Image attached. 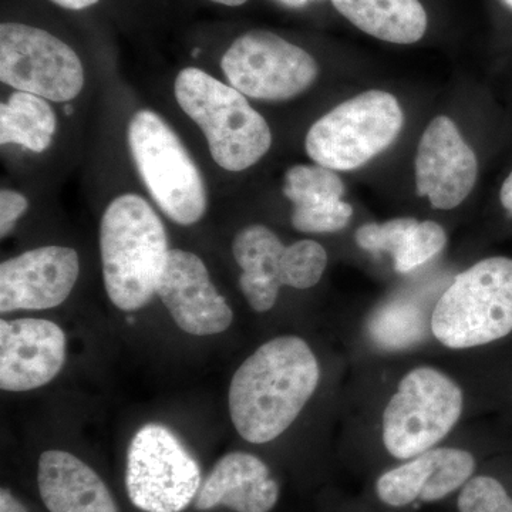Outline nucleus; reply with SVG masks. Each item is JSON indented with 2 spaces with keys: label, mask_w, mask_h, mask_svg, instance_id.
<instances>
[{
  "label": "nucleus",
  "mask_w": 512,
  "mask_h": 512,
  "mask_svg": "<svg viewBox=\"0 0 512 512\" xmlns=\"http://www.w3.org/2000/svg\"><path fill=\"white\" fill-rule=\"evenodd\" d=\"M126 487L138 510L181 512L200 491V466L173 431L146 424L128 446Z\"/></svg>",
  "instance_id": "obj_9"
},
{
  "label": "nucleus",
  "mask_w": 512,
  "mask_h": 512,
  "mask_svg": "<svg viewBox=\"0 0 512 512\" xmlns=\"http://www.w3.org/2000/svg\"><path fill=\"white\" fill-rule=\"evenodd\" d=\"M403 124L396 97L369 90L315 121L306 134V153L315 164L330 170H356L392 146Z\"/></svg>",
  "instance_id": "obj_6"
},
{
  "label": "nucleus",
  "mask_w": 512,
  "mask_h": 512,
  "mask_svg": "<svg viewBox=\"0 0 512 512\" xmlns=\"http://www.w3.org/2000/svg\"><path fill=\"white\" fill-rule=\"evenodd\" d=\"M232 252L242 274L239 286L252 309L271 311L282 286L309 289L318 285L328 254L319 242L302 239L285 247L272 229L249 225L235 235Z\"/></svg>",
  "instance_id": "obj_8"
},
{
  "label": "nucleus",
  "mask_w": 512,
  "mask_h": 512,
  "mask_svg": "<svg viewBox=\"0 0 512 512\" xmlns=\"http://www.w3.org/2000/svg\"><path fill=\"white\" fill-rule=\"evenodd\" d=\"M279 485L261 458L235 451L221 458L202 483L195 508L227 507L235 512H269L278 503Z\"/></svg>",
  "instance_id": "obj_17"
},
{
  "label": "nucleus",
  "mask_w": 512,
  "mask_h": 512,
  "mask_svg": "<svg viewBox=\"0 0 512 512\" xmlns=\"http://www.w3.org/2000/svg\"><path fill=\"white\" fill-rule=\"evenodd\" d=\"M55 5L67 10H83L92 8L93 5L99 3V0H52Z\"/></svg>",
  "instance_id": "obj_28"
},
{
  "label": "nucleus",
  "mask_w": 512,
  "mask_h": 512,
  "mask_svg": "<svg viewBox=\"0 0 512 512\" xmlns=\"http://www.w3.org/2000/svg\"><path fill=\"white\" fill-rule=\"evenodd\" d=\"M28 208V198L22 192L10 188L0 191V237H8Z\"/></svg>",
  "instance_id": "obj_26"
},
{
  "label": "nucleus",
  "mask_w": 512,
  "mask_h": 512,
  "mask_svg": "<svg viewBox=\"0 0 512 512\" xmlns=\"http://www.w3.org/2000/svg\"><path fill=\"white\" fill-rule=\"evenodd\" d=\"M57 117L49 100L36 94L15 92L0 104V144H16L43 153L52 146Z\"/></svg>",
  "instance_id": "obj_21"
},
{
  "label": "nucleus",
  "mask_w": 512,
  "mask_h": 512,
  "mask_svg": "<svg viewBox=\"0 0 512 512\" xmlns=\"http://www.w3.org/2000/svg\"><path fill=\"white\" fill-rule=\"evenodd\" d=\"M477 156L446 116L431 120L420 138L416 156V190L436 210L463 204L476 185Z\"/></svg>",
  "instance_id": "obj_12"
},
{
  "label": "nucleus",
  "mask_w": 512,
  "mask_h": 512,
  "mask_svg": "<svg viewBox=\"0 0 512 512\" xmlns=\"http://www.w3.org/2000/svg\"><path fill=\"white\" fill-rule=\"evenodd\" d=\"M476 470L473 454L460 448H431L387 471L377 480L380 500L390 507H404L417 498L437 501L463 487Z\"/></svg>",
  "instance_id": "obj_16"
},
{
  "label": "nucleus",
  "mask_w": 512,
  "mask_h": 512,
  "mask_svg": "<svg viewBox=\"0 0 512 512\" xmlns=\"http://www.w3.org/2000/svg\"><path fill=\"white\" fill-rule=\"evenodd\" d=\"M211 2L217 3V5L228 6V8H238V6L247 3L248 0H211Z\"/></svg>",
  "instance_id": "obj_31"
},
{
  "label": "nucleus",
  "mask_w": 512,
  "mask_h": 512,
  "mask_svg": "<svg viewBox=\"0 0 512 512\" xmlns=\"http://www.w3.org/2000/svg\"><path fill=\"white\" fill-rule=\"evenodd\" d=\"M174 94L178 106L200 127L211 157L222 170H248L271 148L268 121L231 84L187 67L175 79Z\"/></svg>",
  "instance_id": "obj_3"
},
{
  "label": "nucleus",
  "mask_w": 512,
  "mask_h": 512,
  "mask_svg": "<svg viewBox=\"0 0 512 512\" xmlns=\"http://www.w3.org/2000/svg\"><path fill=\"white\" fill-rule=\"evenodd\" d=\"M99 242L110 301L121 311L144 308L157 295L171 251L157 212L140 195H119L101 217Z\"/></svg>",
  "instance_id": "obj_2"
},
{
  "label": "nucleus",
  "mask_w": 512,
  "mask_h": 512,
  "mask_svg": "<svg viewBox=\"0 0 512 512\" xmlns=\"http://www.w3.org/2000/svg\"><path fill=\"white\" fill-rule=\"evenodd\" d=\"M503 2L508 6V8L512 9V0H503Z\"/></svg>",
  "instance_id": "obj_32"
},
{
  "label": "nucleus",
  "mask_w": 512,
  "mask_h": 512,
  "mask_svg": "<svg viewBox=\"0 0 512 512\" xmlns=\"http://www.w3.org/2000/svg\"><path fill=\"white\" fill-rule=\"evenodd\" d=\"M458 384L434 367H417L403 377L383 413V444L406 460L431 450L463 413Z\"/></svg>",
  "instance_id": "obj_7"
},
{
  "label": "nucleus",
  "mask_w": 512,
  "mask_h": 512,
  "mask_svg": "<svg viewBox=\"0 0 512 512\" xmlns=\"http://www.w3.org/2000/svg\"><path fill=\"white\" fill-rule=\"evenodd\" d=\"M128 148L151 200L175 224H197L208 208L200 168L156 111L138 110L127 128Z\"/></svg>",
  "instance_id": "obj_4"
},
{
  "label": "nucleus",
  "mask_w": 512,
  "mask_h": 512,
  "mask_svg": "<svg viewBox=\"0 0 512 512\" xmlns=\"http://www.w3.org/2000/svg\"><path fill=\"white\" fill-rule=\"evenodd\" d=\"M66 362V335L46 319H2L0 387L29 392L52 382Z\"/></svg>",
  "instance_id": "obj_15"
},
{
  "label": "nucleus",
  "mask_w": 512,
  "mask_h": 512,
  "mask_svg": "<svg viewBox=\"0 0 512 512\" xmlns=\"http://www.w3.org/2000/svg\"><path fill=\"white\" fill-rule=\"evenodd\" d=\"M417 222L414 218H394L383 224H365L356 231V244L367 252H387L394 261L402 254Z\"/></svg>",
  "instance_id": "obj_24"
},
{
  "label": "nucleus",
  "mask_w": 512,
  "mask_h": 512,
  "mask_svg": "<svg viewBox=\"0 0 512 512\" xmlns=\"http://www.w3.org/2000/svg\"><path fill=\"white\" fill-rule=\"evenodd\" d=\"M285 197L293 204L292 225L305 234H326L348 227L353 208L342 201L345 185L323 165L299 164L286 171Z\"/></svg>",
  "instance_id": "obj_18"
},
{
  "label": "nucleus",
  "mask_w": 512,
  "mask_h": 512,
  "mask_svg": "<svg viewBox=\"0 0 512 512\" xmlns=\"http://www.w3.org/2000/svg\"><path fill=\"white\" fill-rule=\"evenodd\" d=\"M37 485L49 512H120L99 474L67 451L40 456Z\"/></svg>",
  "instance_id": "obj_19"
},
{
  "label": "nucleus",
  "mask_w": 512,
  "mask_h": 512,
  "mask_svg": "<svg viewBox=\"0 0 512 512\" xmlns=\"http://www.w3.org/2000/svg\"><path fill=\"white\" fill-rule=\"evenodd\" d=\"M333 6L367 35L412 45L427 30V13L419 0H332Z\"/></svg>",
  "instance_id": "obj_20"
},
{
  "label": "nucleus",
  "mask_w": 512,
  "mask_h": 512,
  "mask_svg": "<svg viewBox=\"0 0 512 512\" xmlns=\"http://www.w3.org/2000/svg\"><path fill=\"white\" fill-rule=\"evenodd\" d=\"M427 320L416 305L392 302L373 313L369 320V333L379 348L407 349L417 345L427 335Z\"/></svg>",
  "instance_id": "obj_22"
},
{
  "label": "nucleus",
  "mask_w": 512,
  "mask_h": 512,
  "mask_svg": "<svg viewBox=\"0 0 512 512\" xmlns=\"http://www.w3.org/2000/svg\"><path fill=\"white\" fill-rule=\"evenodd\" d=\"M318 359L306 340L279 336L239 366L229 386V414L242 439L269 443L292 426L316 392Z\"/></svg>",
  "instance_id": "obj_1"
},
{
  "label": "nucleus",
  "mask_w": 512,
  "mask_h": 512,
  "mask_svg": "<svg viewBox=\"0 0 512 512\" xmlns=\"http://www.w3.org/2000/svg\"><path fill=\"white\" fill-rule=\"evenodd\" d=\"M0 511L2 512H28L25 505L13 497L9 490L3 488L0 493Z\"/></svg>",
  "instance_id": "obj_27"
},
{
  "label": "nucleus",
  "mask_w": 512,
  "mask_h": 512,
  "mask_svg": "<svg viewBox=\"0 0 512 512\" xmlns=\"http://www.w3.org/2000/svg\"><path fill=\"white\" fill-rule=\"evenodd\" d=\"M221 69L238 92L269 101L299 96L319 74L318 63L306 50L268 30L238 36L222 56Z\"/></svg>",
  "instance_id": "obj_11"
},
{
  "label": "nucleus",
  "mask_w": 512,
  "mask_h": 512,
  "mask_svg": "<svg viewBox=\"0 0 512 512\" xmlns=\"http://www.w3.org/2000/svg\"><path fill=\"white\" fill-rule=\"evenodd\" d=\"M84 67L79 55L45 29L19 22L0 25V80L16 92L55 103L82 93Z\"/></svg>",
  "instance_id": "obj_10"
},
{
  "label": "nucleus",
  "mask_w": 512,
  "mask_h": 512,
  "mask_svg": "<svg viewBox=\"0 0 512 512\" xmlns=\"http://www.w3.org/2000/svg\"><path fill=\"white\" fill-rule=\"evenodd\" d=\"M460 512H512V498L500 481L478 476L468 480L458 495Z\"/></svg>",
  "instance_id": "obj_25"
},
{
  "label": "nucleus",
  "mask_w": 512,
  "mask_h": 512,
  "mask_svg": "<svg viewBox=\"0 0 512 512\" xmlns=\"http://www.w3.org/2000/svg\"><path fill=\"white\" fill-rule=\"evenodd\" d=\"M434 338L450 349H470L512 332V259H483L454 279L431 315Z\"/></svg>",
  "instance_id": "obj_5"
},
{
  "label": "nucleus",
  "mask_w": 512,
  "mask_h": 512,
  "mask_svg": "<svg viewBox=\"0 0 512 512\" xmlns=\"http://www.w3.org/2000/svg\"><path fill=\"white\" fill-rule=\"evenodd\" d=\"M80 274L73 248L42 247L0 265V312L43 311L62 305Z\"/></svg>",
  "instance_id": "obj_13"
},
{
  "label": "nucleus",
  "mask_w": 512,
  "mask_h": 512,
  "mask_svg": "<svg viewBox=\"0 0 512 512\" xmlns=\"http://www.w3.org/2000/svg\"><path fill=\"white\" fill-rule=\"evenodd\" d=\"M446 244V231L440 224L434 221H419L410 232L402 254L394 259V269L399 274H407L429 262L433 256L443 251Z\"/></svg>",
  "instance_id": "obj_23"
},
{
  "label": "nucleus",
  "mask_w": 512,
  "mask_h": 512,
  "mask_svg": "<svg viewBox=\"0 0 512 512\" xmlns=\"http://www.w3.org/2000/svg\"><path fill=\"white\" fill-rule=\"evenodd\" d=\"M500 200L508 214L512 215V173L508 175L501 187Z\"/></svg>",
  "instance_id": "obj_29"
},
{
  "label": "nucleus",
  "mask_w": 512,
  "mask_h": 512,
  "mask_svg": "<svg viewBox=\"0 0 512 512\" xmlns=\"http://www.w3.org/2000/svg\"><path fill=\"white\" fill-rule=\"evenodd\" d=\"M157 296L174 322L190 335H218L234 319L224 296L212 284L204 261L184 249H171Z\"/></svg>",
  "instance_id": "obj_14"
},
{
  "label": "nucleus",
  "mask_w": 512,
  "mask_h": 512,
  "mask_svg": "<svg viewBox=\"0 0 512 512\" xmlns=\"http://www.w3.org/2000/svg\"><path fill=\"white\" fill-rule=\"evenodd\" d=\"M278 2L288 6V8H302V6L308 5L309 2H319V0H278Z\"/></svg>",
  "instance_id": "obj_30"
}]
</instances>
